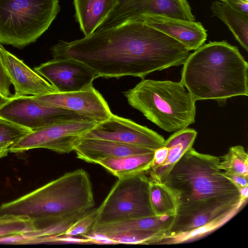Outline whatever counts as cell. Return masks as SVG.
Listing matches in <instances>:
<instances>
[{
  "mask_svg": "<svg viewBox=\"0 0 248 248\" xmlns=\"http://www.w3.org/2000/svg\"><path fill=\"white\" fill-rule=\"evenodd\" d=\"M51 51L54 58L84 64L98 78L142 79L154 72L183 64L189 55L179 42L138 19L78 40L59 41Z\"/></svg>",
  "mask_w": 248,
  "mask_h": 248,
  "instance_id": "1",
  "label": "cell"
},
{
  "mask_svg": "<svg viewBox=\"0 0 248 248\" xmlns=\"http://www.w3.org/2000/svg\"><path fill=\"white\" fill-rule=\"evenodd\" d=\"M180 82L196 100H213L220 107L248 95V64L237 47L226 41L210 42L189 54Z\"/></svg>",
  "mask_w": 248,
  "mask_h": 248,
  "instance_id": "2",
  "label": "cell"
},
{
  "mask_svg": "<svg viewBox=\"0 0 248 248\" xmlns=\"http://www.w3.org/2000/svg\"><path fill=\"white\" fill-rule=\"evenodd\" d=\"M90 176L80 169L0 205V215L25 216L45 225L83 214L95 205Z\"/></svg>",
  "mask_w": 248,
  "mask_h": 248,
  "instance_id": "3",
  "label": "cell"
},
{
  "mask_svg": "<svg viewBox=\"0 0 248 248\" xmlns=\"http://www.w3.org/2000/svg\"><path fill=\"white\" fill-rule=\"evenodd\" d=\"M219 157L187 150L161 180L173 192L178 209L241 197L218 168Z\"/></svg>",
  "mask_w": 248,
  "mask_h": 248,
  "instance_id": "4",
  "label": "cell"
},
{
  "mask_svg": "<svg viewBox=\"0 0 248 248\" xmlns=\"http://www.w3.org/2000/svg\"><path fill=\"white\" fill-rule=\"evenodd\" d=\"M123 93L132 107L167 132L195 123L196 101L180 82L144 78Z\"/></svg>",
  "mask_w": 248,
  "mask_h": 248,
  "instance_id": "5",
  "label": "cell"
},
{
  "mask_svg": "<svg viewBox=\"0 0 248 248\" xmlns=\"http://www.w3.org/2000/svg\"><path fill=\"white\" fill-rule=\"evenodd\" d=\"M60 9L59 0H0V43L22 48L35 42Z\"/></svg>",
  "mask_w": 248,
  "mask_h": 248,
  "instance_id": "6",
  "label": "cell"
},
{
  "mask_svg": "<svg viewBox=\"0 0 248 248\" xmlns=\"http://www.w3.org/2000/svg\"><path fill=\"white\" fill-rule=\"evenodd\" d=\"M247 201L241 196L180 209L169 230L156 245L189 243L206 236L236 216Z\"/></svg>",
  "mask_w": 248,
  "mask_h": 248,
  "instance_id": "7",
  "label": "cell"
},
{
  "mask_svg": "<svg viewBox=\"0 0 248 248\" xmlns=\"http://www.w3.org/2000/svg\"><path fill=\"white\" fill-rule=\"evenodd\" d=\"M153 216L146 171L118 178L97 209L93 226Z\"/></svg>",
  "mask_w": 248,
  "mask_h": 248,
  "instance_id": "8",
  "label": "cell"
},
{
  "mask_svg": "<svg viewBox=\"0 0 248 248\" xmlns=\"http://www.w3.org/2000/svg\"><path fill=\"white\" fill-rule=\"evenodd\" d=\"M0 119L31 131L69 122L93 121L77 112L48 105L30 95L10 97L0 108Z\"/></svg>",
  "mask_w": 248,
  "mask_h": 248,
  "instance_id": "9",
  "label": "cell"
},
{
  "mask_svg": "<svg viewBox=\"0 0 248 248\" xmlns=\"http://www.w3.org/2000/svg\"><path fill=\"white\" fill-rule=\"evenodd\" d=\"M97 124L94 121H72L31 131L12 144L9 152L18 153L45 148L59 153H69L74 151L75 142Z\"/></svg>",
  "mask_w": 248,
  "mask_h": 248,
  "instance_id": "10",
  "label": "cell"
},
{
  "mask_svg": "<svg viewBox=\"0 0 248 248\" xmlns=\"http://www.w3.org/2000/svg\"><path fill=\"white\" fill-rule=\"evenodd\" d=\"M163 16L195 21L187 0H117V3L96 30L147 16Z\"/></svg>",
  "mask_w": 248,
  "mask_h": 248,
  "instance_id": "11",
  "label": "cell"
},
{
  "mask_svg": "<svg viewBox=\"0 0 248 248\" xmlns=\"http://www.w3.org/2000/svg\"><path fill=\"white\" fill-rule=\"evenodd\" d=\"M116 141L155 151L164 145L161 135L130 119L113 113L81 137Z\"/></svg>",
  "mask_w": 248,
  "mask_h": 248,
  "instance_id": "12",
  "label": "cell"
},
{
  "mask_svg": "<svg viewBox=\"0 0 248 248\" xmlns=\"http://www.w3.org/2000/svg\"><path fill=\"white\" fill-rule=\"evenodd\" d=\"M34 70L61 93L87 89L98 78L84 64L68 58H53L35 67Z\"/></svg>",
  "mask_w": 248,
  "mask_h": 248,
  "instance_id": "13",
  "label": "cell"
},
{
  "mask_svg": "<svg viewBox=\"0 0 248 248\" xmlns=\"http://www.w3.org/2000/svg\"><path fill=\"white\" fill-rule=\"evenodd\" d=\"M46 104L77 112L97 123L111 115L108 103L93 86L80 91L33 96Z\"/></svg>",
  "mask_w": 248,
  "mask_h": 248,
  "instance_id": "14",
  "label": "cell"
},
{
  "mask_svg": "<svg viewBox=\"0 0 248 248\" xmlns=\"http://www.w3.org/2000/svg\"><path fill=\"white\" fill-rule=\"evenodd\" d=\"M0 59L14 87L15 94L13 96L41 95L57 92L48 81L6 50L0 43Z\"/></svg>",
  "mask_w": 248,
  "mask_h": 248,
  "instance_id": "15",
  "label": "cell"
},
{
  "mask_svg": "<svg viewBox=\"0 0 248 248\" xmlns=\"http://www.w3.org/2000/svg\"><path fill=\"white\" fill-rule=\"evenodd\" d=\"M137 19L178 41L188 51L196 50L206 40V30L199 22L158 15Z\"/></svg>",
  "mask_w": 248,
  "mask_h": 248,
  "instance_id": "16",
  "label": "cell"
},
{
  "mask_svg": "<svg viewBox=\"0 0 248 248\" xmlns=\"http://www.w3.org/2000/svg\"><path fill=\"white\" fill-rule=\"evenodd\" d=\"M74 151L77 157L88 163L97 164L108 157L123 156L133 154H146L155 151L111 140L79 138L75 143Z\"/></svg>",
  "mask_w": 248,
  "mask_h": 248,
  "instance_id": "17",
  "label": "cell"
},
{
  "mask_svg": "<svg viewBox=\"0 0 248 248\" xmlns=\"http://www.w3.org/2000/svg\"><path fill=\"white\" fill-rule=\"evenodd\" d=\"M117 3V0H74L76 19L84 36L97 30Z\"/></svg>",
  "mask_w": 248,
  "mask_h": 248,
  "instance_id": "18",
  "label": "cell"
},
{
  "mask_svg": "<svg viewBox=\"0 0 248 248\" xmlns=\"http://www.w3.org/2000/svg\"><path fill=\"white\" fill-rule=\"evenodd\" d=\"M175 216H153L127 219L115 223L93 226L89 232L106 234L130 230H145L163 232L169 230Z\"/></svg>",
  "mask_w": 248,
  "mask_h": 248,
  "instance_id": "19",
  "label": "cell"
},
{
  "mask_svg": "<svg viewBox=\"0 0 248 248\" xmlns=\"http://www.w3.org/2000/svg\"><path fill=\"white\" fill-rule=\"evenodd\" d=\"M197 135L195 130L187 127L175 131L165 141L164 146L168 149L165 161L149 170L162 180L184 154L192 147Z\"/></svg>",
  "mask_w": 248,
  "mask_h": 248,
  "instance_id": "20",
  "label": "cell"
},
{
  "mask_svg": "<svg viewBox=\"0 0 248 248\" xmlns=\"http://www.w3.org/2000/svg\"><path fill=\"white\" fill-rule=\"evenodd\" d=\"M154 152L108 157L100 160L97 164L121 178L148 171L152 166Z\"/></svg>",
  "mask_w": 248,
  "mask_h": 248,
  "instance_id": "21",
  "label": "cell"
},
{
  "mask_svg": "<svg viewBox=\"0 0 248 248\" xmlns=\"http://www.w3.org/2000/svg\"><path fill=\"white\" fill-rule=\"evenodd\" d=\"M149 180V198L155 216H175L178 204L170 188L156 175L147 171Z\"/></svg>",
  "mask_w": 248,
  "mask_h": 248,
  "instance_id": "22",
  "label": "cell"
},
{
  "mask_svg": "<svg viewBox=\"0 0 248 248\" xmlns=\"http://www.w3.org/2000/svg\"><path fill=\"white\" fill-rule=\"evenodd\" d=\"M214 15L229 28L241 46L248 51V15L235 11L219 1L210 6Z\"/></svg>",
  "mask_w": 248,
  "mask_h": 248,
  "instance_id": "23",
  "label": "cell"
},
{
  "mask_svg": "<svg viewBox=\"0 0 248 248\" xmlns=\"http://www.w3.org/2000/svg\"><path fill=\"white\" fill-rule=\"evenodd\" d=\"M218 168L225 174L248 176V155L242 145L230 147L219 157Z\"/></svg>",
  "mask_w": 248,
  "mask_h": 248,
  "instance_id": "24",
  "label": "cell"
},
{
  "mask_svg": "<svg viewBox=\"0 0 248 248\" xmlns=\"http://www.w3.org/2000/svg\"><path fill=\"white\" fill-rule=\"evenodd\" d=\"M166 233L145 230H130L108 233L105 235L114 244L156 245Z\"/></svg>",
  "mask_w": 248,
  "mask_h": 248,
  "instance_id": "25",
  "label": "cell"
},
{
  "mask_svg": "<svg viewBox=\"0 0 248 248\" xmlns=\"http://www.w3.org/2000/svg\"><path fill=\"white\" fill-rule=\"evenodd\" d=\"M36 229L34 221L27 216L0 215V238L29 232Z\"/></svg>",
  "mask_w": 248,
  "mask_h": 248,
  "instance_id": "26",
  "label": "cell"
},
{
  "mask_svg": "<svg viewBox=\"0 0 248 248\" xmlns=\"http://www.w3.org/2000/svg\"><path fill=\"white\" fill-rule=\"evenodd\" d=\"M31 131L12 122L0 119V144H13Z\"/></svg>",
  "mask_w": 248,
  "mask_h": 248,
  "instance_id": "27",
  "label": "cell"
},
{
  "mask_svg": "<svg viewBox=\"0 0 248 248\" xmlns=\"http://www.w3.org/2000/svg\"><path fill=\"white\" fill-rule=\"evenodd\" d=\"M96 214L97 209L90 210L73 223L60 236L73 237L87 234L90 231L94 223Z\"/></svg>",
  "mask_w": 248,
  "mask_h": 248,
  "instance_id": "28",
  "label": "cell"
},
{
  "mask_svg": "<svg viewBox=\"0 0 248 248\" xmlns=\"http://www.w3.org/2000/svg\"><path fill=\"white\" fill-rule=\"evenodd\" d=\"M11 84L0 59V93L7 97L12 96L10 90Z\"/></svg>",
  "mask_w": 248,
  "mask_h": 248,
  "instance_id": "29",
  "label": "cell"
},
{
  "mask_svg": "<svg viewBox=\"0 0 248 248\" xmlns=\"http://www.w3.org/2000/svg\"><path fill=\"white\" fill-rule=\"evenodd\" d=\"M231 8L248 15V0H220Z\"/></svg>",
  "mask_w": 248,
  "mask_h": 248,
  "instance_id": "30",
  "label": "cell"
},
{
  "mask_svg": "<svg viewBox=\"0 0 248 248\" xmlns=\"http://www.w3.org/2000/svg\"><path fill=\"white\" fill-rule=\"evenodd\" d=\"M168 154V149L164 146L155 150L150 169H155L162 165L165 161Z\"/></svg>",
  "mask_w": 248,
  "mask_h": 248,
  "instance_id": "31",
  "label": "cell"
},
{
  "mask_svg": "<svg viewBox=\"0 0 248 248\" xmlns=\"http://www.w3.org/2000/svg\"><path fill=\"white\" fill-rule=\"evenodd\" d=\"M224 174L232 181L239 190L248 186V176L225 174L224 173Z\"/></svg>",
  "mask_w": 248,
  "mask_h": 248,
  "instance_id": "32",
  "label": "cell"
},
{
  "mask_svg": "<svg viewBox=\"0 0 248 248\" xmlns=\"http://www.w3.org/2000/svg\"><path fill=\"white\" fill-rule=\"evenodd\" d=\"M12 144L2 143L0 144V159L7 155Z\"/></svg>",
  "mask_w": 248,
  "mask_h": 248,
  "instance_id": "33",
  "label": "cell"
},
{
  "mask_svg": "<svg viewBox=\"0 0 248 248\" xmlns=\"http://www.w3.org/2000/svg\"><path fill=\"white\" fill-rule=\"evenodd\" d=\"M9 99L10 97H7L0 93V108L9 101Z\"/></svg>",
  "mask_w": 248,
  "mask_h": 248,
  "instance_id": "34",
  "label": "cell"
}]
</instances>
